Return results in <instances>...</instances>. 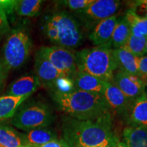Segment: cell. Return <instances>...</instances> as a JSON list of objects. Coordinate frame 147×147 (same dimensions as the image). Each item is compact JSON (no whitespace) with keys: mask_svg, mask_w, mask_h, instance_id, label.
Segmentation results:
<instances>
[{"mask_svg":"<svg viewBox=\"0 0 147 147\" xmlns=\"http://www.w3.org/2000/svg\"><path fill=\"white\" fill-rule=\"evenodd\" d=\"M61 127L62 140L68 147H106L119 140L113 131L111 113L85 121L66 116Z\"/></svg>","mask_w":147,"mask_h":147,"instance_id":"1","label":"cell"},{"mask_svg":"<svg viewBox=\"0 0 147 147\" xmlns=\"http://www.w3.org/2000/svg\"><path fill=\"white\" fill-rule=\"evenodd\" d=\"M58 108L67 117L80 121L93 120L111 113L104 95L75 89L67 93L51 92Z\"/></svg>","mask_w":147,"mask_h":147,"instance_id":"2","label":"cell"},{"mask_svg":"<svg viewBox=\"0 0 147 147\" xmlns=\"http://www.w3.org/2000/svg\"><path fill=\"white\" fill-rule=\"evenodd\" d=\"M43 32L55 46L71 49L82 43L83 34L79 21L65 11H58L46 18Z\"/></svg>","mask_w":147,"mask_h":147,"instance_id":"3","label":"cell"},{"mask_svg":"<svg viewBox=\"0 0 147 147\" xmlns=\"http://www.w3.org/2000/svg\"><path fill=\"white\" fill-rule=\"evenodd\" d=\"M78 70L107 82H113L117 65L113 49L107 46L84 49L76 53Z\"/></svg>","mask_w":147,"mask_h":147,"instance_id":"4","label":"cell"},{"mask_svg":"<svg viewBox=\"0 0 147 147\" xmlns=\"http://www.w3.org/2000/svg\"><path fill=\"white\" fill-rule=\"evenodd\" d=\"M32 46V40L26 30L16 28L10 32L3 45L1 59L9 71L20 68L26 63Z\"/></svg>","mask_w":147,"mask_h":147,"instance_id":"5","label":"cell"},{"mask_svg":"<svg viewBox=\"0 0 147 147\" xmlns=\"http://www.w3.org/2000/svg\"><path fill=\"white\" fill-rule=\"evenodd\" d=\"M51 108L42 102H32L18 108L11 120L16 128L28 131L37 128L47 127L54 121Z\"/></svg>","mask_w":147,"mask_h":147,"instance_id":"6","label":"cell"},{"mask_svg":"<svg viewBox=\"0 0 147 147\" xmlns=\"http://www.w3.org/2000/svg\"><path fill=\"white\" fill-rule=\"evenodd\" d=\"M120 5L118 0H93L87 8L76 14L84 26L93 28L100 21L115 15Z\"/></svg>","mask_w":147,"mask_h":147,"instance_id":"7","label":"cell"},{"mask_svg":"<svg viewBox=\"0 0 147 147\" xmlns=\"http://www.w3.org/2000/svg\"><path fill=\"white\" fill-rule=\"evenodd\" d=\"M63 76L74 79L78 71L76 54L65 48L53 46L43 47L38 51Z\"/></svg>","mask_w":147,"mask_h":147,"instance_id":"8","label":"cell"},{"mask_svg":"<svg viewBox=\"0 0 147 147\" xmlns=\"http://www.w3.org/2000/svg\"><path fill=\"white\" fill-rule=\"evenodd\" d=\"M113 83L132 102L145 93L146 86L138 76L119 70L114 75Z\"/></svg>","mask_w":147,"mask_h":147,"instance_id":"9","label":"cell"},{"mask_svg":"<svg viewBox=\"0 0 147 147\" xmlns=\"http://www.w3.org/2000/svg\"><path fill=\"white\" fill-rule=\"evenodd\" d=\"M34 69L35 75L39 80L40 85L49 90L57 79L63 76L38 51L35 57Z\"/></svg>","mask_w":147,"mask_h":147,"instance_id":"10","label":"cell"},{"mask_svg":"<svg viewBox=\"0 0 147 147\" xmlns=\"http://www.w3.org/2000/svg\"><path fill=\"white\" fill-rule=\"evenodd\" d=\"M103 95L111 111L119 115H125L131 104V101L112 82H106Z\"/></svg>","mask_w":147,"mask_h":147,"instance_id":"11","label":"cell"},{"mask_svg":"<svg viewBox=\"0 0 147 147\" xmlns=\"http://www.w3.org/2000/svg\"><path fill=\"white\" fill-rule=\"evenodd\" d=\"M117 21L118 17L115 14L95 25L89 36V40L96 47H108V44L111 39Z\"/></svg>","mask_w":147,"mask_h":147,"instance_id":"12","label":"cell"},{"mask_svg":"<svg viewBox=\"0 0 147 147\" xmlns=\"http://www.w3.org/2000/svg\"><path fill=\"white\" fill-rule=\"evenodd\" d=\"M124 117L128 126L147 127V97L145 93L131 102Z\"/></svg>","mask_w":147,"mask_h":147,"instance_id":"13","label":"cell"},{"mask_svg":"<svg viewBox=\"0 0 147 147\" xmlns=\"http://www.w3.org/2000/svg\"><path fill=\"white\" fill-rule=\"evenodd\" d=\"M40 86L39 80L36 75H25L18 78L10 84L7 91L6 95L28 98Z\"/></svg>","mask_w":147,"mask_h":147,"instance_id":"14","label":"cell"},{"mask_svg":"<svg viewBox=\"0 0 147 147\" xmlns=\"http://www.w3.org/2000/svg\"><path fill=\"white\" fill-rule=\"evenodd\" d=\"M74 82L76 89L103 95L107 82L84 71L78 70L74 77Z\"/></svg>","mask_w":147,"mask_h":147,"instance_id":"15","label":"cell"},{"mask_svg":"<svg viewBox=\"0 0 147 147\" xmlns=\"http://www.w3.org/2000/svg\"><path fill=\"white\" fill-rule=\"evenodd\" d=\"M20 135L23 140L24 146L25 144L41 146L51 141L59 140L56 131L47 127L34 129Z\"/></svg>","mask_w":147,"mask_h":147,"instance_id":"16","label":"cell"},{"mask_svg":"<svg viewBox=\"0 0 147 147\" xmlns=\"http://www.w3.org/2000/svg\"><path fill=\"white\" fill-rule=\"evenodd\" d=\"M119 70L138 77V57L123 48L113 49Z\"/></svg>","mask_w":147,"mask_h":147,"instance_id":"17","label":"cell"},{"mask_svg":"<svg viewBox=\"0 0 147 147\" xmlns=\"http://www.w3.org/2000/svg\"><path fill=\"white\" fill-rule=\"evenodd\" d=\"M123 138L127 147H147V127H126L123 131Z\"/></svg>","mask_w":147,"mask_h":147,"instance_id":"18","label":"cell"},{"mask_svg":"<svg viewBox=\"0 0 147 147\" xmlns=\"http://www.w3.org/2000/svg\"><path fill=\"white\" fill-rule=\"evenodd\" d=\"M131 35L129 25L126 18H118V21L114 29L111 39L110 40L108 47L112 49H117L123 48L128 38Z\"/></svg>","mask_w":147,"mask_h":147,"instance_id":"19","label":"cell"},{"mask_svg":"<svg viewBox=\"0 0 147 147\" xmlns=\"http://www.w3.org/2000/svg\"><path fill=\"white\" fill-rule=\"evenodd\" d=\"M27 97L4 95L0 97V121L12 119Z\"/></svg>","mask_w":147,"mask_h":147,"instance_id":"20","label":"cell"},{"mask_svg":"<svg viewBox=\"0 0 147 147\" xmlns=\"http://www.w3.org/2000/svg\"><path fill=\"white\" fill-rule=\"evenodd\" d=\"M24 142L20 134L10 127L0 125V147H23Z\"/></svg>","mask_w":147,"mask_h":147,"instance_id":"21","label":"cell"},{"mask_svg":"<svg viewBox=\"0 0 147 147\" xmlns=\"http://www.w3.org/2000/svg\"><path fill=\"white\" fill-rule=\"evenodd\" d=\"M43 1L42 0H18L14 8L18 15L26 17H33L39 14Z\"/></svg>","mask_w":147,"mask_h":147,"instance_id":"22","label":"cell"},{"mask_svg":"<svg viewBox=\"0 0 147 147\" xmlns=\"http://www.w3.org/2000/svg\"><path fill=\"white\" fill-rule=\"evenodd\" d=\"M125 17L129 25L131 34L137 37H147V19L137 16L129 10Z\"/></svg>","mask_w":147,"mask_h":147,"instance_id":"23","label":"cell"},{"mask_svg":"<svg viewBox=\"0 0 147 147\" xmlns=\"http://www.w3.org/2000/svg\"><path fill=\"white\" fill-rule=\"evenodd\" d=\"M146 42L147 37H137L131 34L123 48L137 57H140L145 55Z\"/></svg>","mask_w":147,"mask_h":147,"instance_id":"24","label":"cell"},{"mask_svg":"<svg viewBox=\"0 0 147 147\" xmlns=\"http://www.w3.org/2000/svg\"><path fill=\"white\" fill-rule=\"evenodd\" d=\"M75 89L76 88L74 79L65 76H62L55 80L49 91L59 93H67L74 91Z\"/></svg>","mask_w":147,"mask_h":147,"instance_id":"25","label":"cell"},{"mask_svg":"<svg viewBox=\"0 0 147 147\" xmlns=\"http://www.w3.org/2000/svg\"><path fill=\"white\" fill-rule=\"evenodd\" d=\"M92 1L93 0H67L63 1V3L67 8L76 13L85 9Z\"/></svg>","mask_w":147,"mask_h":147,"instance_id":"26","label":"cell"},{"mask_svg":"<svg viewBox=\"0 0 147 147\" xmlns=\"http://www.w3.org/2000/svg\"><path fill=\"white\" fill-rule=\"evenodd\" d=\"M140 17L147 19V0H138L132 1L129 9Z\"/></svg>","mask_w":147,"mask_h":147,"instance_id":"27","label":"cell"},{"mask_svg":"<svg viewBox=\"0 0 147 147\" xmlns=\"http://www.w3.org/2000/svg\"><path fill=\"white\" fill-rule=\"evenodd\" d=\"M138 78L144 85L147 86V55L138 57Z\"/></svg>","mask_w":147,"mask_h":147,"instance_id":"28","label":"cell"},{"mask_svg":"<svg viewBox=\"0 0 147 147\" xmlns=\"http://www.w3.org/2000/svg\"><path fill=\"white\" fill-rule=\"evenodd\" d=\"M16 3V0H0V8L4 12L5 15H10L14 12Z\"/></svg>","mask_w":147,"mask_h":147,"instance_id":"29","label":"cell"},{"mask_svg":"<svg viewBox=\"0 0 147 147\" xmlns=\"http://www.w3.org/2000/svg\"><path fill=\"white\" fill-rule=\"evenodd\" d=\"M10 25L4 12L0 8V36L10 32Z\"/></svg>","mask_w":147,"mask_h":147,"instance_id":"30","label":"cell"},{"mask_svg":"<svg viewBox=\"0 0 147 147\" xmlns=\"http://www.w3.org/2000/svg\"><path fill=\"white\" fill-rule=\"evenodd\" d=\"M25 147H68L65 144L62 140H57L51 141L47 144L41 145V146H32V145H25Z\"/></svg>","mask_w":147,"mask_h":147,"instance_id":"31","label":"cell"},{"mask_svg":"<svg viewBox=\"0 0 147 147\" xmlns=\"http://www.w3.org/2000/svg\"><path fill=\"white\" fill-rule=\"evenodd\" d=\"M9 71L3 63L2 61L0 59V88L2 87L8 76Z\"/></svg>","mask_w":147,"mask_h":147,"instance_id":"32","label":"cell"},{"mask_svg":"<svg viewBox=\"0 0 147 147\" xmlns=\"http://www.w3.org/2000/svg\"><path fill=\"white\" fill-rule=\"evenodd\" d=\"M116 147H127V145L125 144L123 142H121V141H119L118 143H117V146Z\"/></svg>","mask_w":147,"mask_h":147,"instance_id":"33","label":"cell"},{"mask_svg":"<svg viewBox=\"0 0 147 147\" xmlns=\"http://www.w3.org/2000/svg\"><path fill=\"white\" fill-rule=\"evenodd\" d=\"M119 141H117V142H115V143H113V144L108 145V146H106V147H116V146H117V143H118Z\"/></svg>","mask_w":147,"mask_h":147,"instance_id":"34","label":"cell"},{"mask_svg":"<svg viewBox=\"0 0 147 147\" xmlns=\"http://www.w3.org/2000/svg\"><path fill=\"white\" fill-rule=\"evenodd\" d=\"M145 55H147V42L146 45V49H145Z\"/></svg>","mask_w":147,"mask_h":147,"instance_id":"35","label":"cell"},{"mask_svg":"<svg viewBox=\"0 0 147 147\" xmlns=\"http://www.w3.org/2000/svg\"><path fill=\"white\" fill-rule=\"evenodd\" d=\"M145 95H146V96L147 97V89L146 90V91H145Z\"/></svg>","mask_w":147,"mask_h":147,"instance_id":"36","label":"cell"}]
</instances>
